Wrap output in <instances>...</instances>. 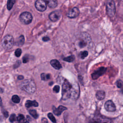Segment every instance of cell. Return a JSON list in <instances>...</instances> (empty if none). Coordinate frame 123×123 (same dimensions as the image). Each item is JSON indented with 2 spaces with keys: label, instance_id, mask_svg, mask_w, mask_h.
Returning a JSON list of instances; mask_svg holds the SVG:
<instances>
[{
  "label": "cell",
  "instance_id": "cell-2",
  "mask_svg": "<svg viewBox=\"0 0 123 123\" xmlns=\"http://www.w3.org/2000/svg\"><path fill=\"white\" fill-rule=\"evenodd\" d=\"M21 89L25 91L28 94H33L36 91V86L34 81L31 79L25 80L20 85Z\"/></svg>",
  "mask_w": 123,
  "mask_h": 123
},
{
  "label": "cell",
  "instance_id": "cell-6",
  "mask_svg": "<svg viewBox=\"0 0 123 123\" xmlns=\"http://www.w3.org/2000/svg\"><path fill=\"white\" fill-rule=\"evenodd\" d=\"M88 123H113L112 121L108 118L101 117H94L91 119Z\"/></svg>",
  "mask_w": 123,
  "mask_h": 123
},
{
  "label": "cell",
  "instance_id": "cell-20",
  "mask_svg": "<svg viewBox=\"0 0 123 123\" xmlns=\"http://www.w3.org/2000/svg\"><path fill=\"white\" fill-rule=\"evenodd\" d=\"M41 79L44 81L50 79V75L49 74L42 73L41 74Z\"/></svg>",
  "mask_w": 123,
  "mask_h": 123
},
{
  "label": "cell",
  "instance_id": "cell-7",
  "mask_svg": "<svg viewBox=\"0 0 123 123\" xmlns=\"http://www.w3.org/2000/svg\"><path fill=\"white\" fill-rule=\"evenodd\" d=\"M35 5L36 9L40 12H43L47 9V3H46V2L42 1V0H38V1H36Z\"/></svg>",
  "mask_w": 123,
  "mask_h": 123
},
{
  "label": "cell",
  "instance_id": "cell-4",
  "mask_svg": "<svg viewBox=\"0 0 123 123\" xmlns=\"http://www.w3.org/2000/svg\"><path fill=\"white\" fill-rule=\"evenodd\" d=\"M106 11L109 17L112 18L114 16L115 13L116 9L115 3L114 1H109L107 2L106 4Z\"/></svg>",
  "mask_w": 123,
  "mask_h": 123
},
{
  "label": "cell",
  "instance_id": "cell-9",
  "mask_svg": "<svg viewBox=\"0 0 123 123\" xmlns=\"http://www.w3.org/2000/svg\"><path fill=\"white\" fill-rule=\"evenodd\" d=\"M79 13V10L78 8L74 7L68 11L67 15L68 18H74L78 17Z\"/></svg>",
  "mask_w": 123,
  "mask_h": 123
},
{
  "label": "cell",
  "instance_id": "cell-8",
  "mask_svg": "<svg viewBox=\"0 0 123 123\" xmlns=\"http://www.w3.org/2000/svg\"><path fill=\"white\" fill-rule=\"evenodd\" d=\"M104 108L105 110L110 112H113L116 110V106L113 101L109 100L107 101L104 104Z\"/></svg>",
  "mask_w": 123,
  "mask_h": 123
},
{
  "label": "cell",
  "instance_id": "cell-13",
  "mask_svg": "<svg viewBox=\"0 0 123 123\" xmlns=\"http://www.w3.org/2000/svg\"><path fill=\"white\" fill-rule=\"evenodd\" d=\"M84 35V38H83L82 40H81L79 42V46L80 48H83L88 44V39H87L88 38L89 36L87 35Z\"/></svg>",
  "mask_w": 123,
  "mask_h": 123
},
{
  "label": "cell",
  "instance_id": "cell-31",
  "mask_svg": "<svg viewBox=\"0 0 123 123\" xmlns=\"http://www.w3.org/2000/svg\"><path fill=\"white\" fill-rule=\"evenodd\" d=\"M123 82L121 80H118L117 81V86L119 88H121L123 86Z\"/></svg>",
  "mask_w": 123,
  "mask_h": 123
},
{
  "label": "cell",
  "instance_id": "cell-21",
  "mask_svg": "<svg viewBox=\"0 0 123 123\" xmlns=\"http://www.w3.org/2000/svg\"><path fill=\"white\" fill-rule=\"evenodd\" d=\"M75 57L74 55H71V56H68V57H66L64 58L63 60L67 62L71 63L75 60Z\"/></svg>",
  "mask_w": 123,
  "mask_h": 123
},
{
  "label": "cell",
  "instance_id": "cell-27",
  "mask_svg": "<svg viewBox=\"0 0 123 123\" xmlns=\"http://www.w3.org/2000/svg\"><path fill=\"white\" fill-rule=\"evenodd\" d=\"M22 53V50L21 49H18L15 51V55L18 57H19Z\"/></svg>",
  "mask_w": 123,
  "mask_h": 123
},
{
  "label": "cell",
  "instance_id": "cell-10",
  "mask_svg": "<svg viewBox=\"0 0 123 123\" xmlns=\"http://www.w3.org/2000/svg\"><path fill=\"white\" fill-rule=\"evenodd\" d=\"M106 70V68L104 67L100 68L99 69H98L97 71H96L92 74V79L94 80L97 79L100 76L104 74Z\"/></svg>",
  "mask_w": 123,
  "mask_h": 123
},
{
  "label": "cell",
  "instance_id": "cell-17",
  "mask_svg": "<svg viewBox=\"0 0 123 123\" xmlns=\"http://www.w3.org/2000/svg\"><path fill=\"white\" fill-rule=\"evenodd\" d=\"M46 3H47L48 5L50 8H54L56 7L58 4L57 2L56 1H52V0L47 1L46 2Z\"/></svg>",
  "mask_w": 123,
  "mask_h": 123
},
{
  "label": "cell",
  "instance_id": "cell-19",
  "mask_svg": "<svg viewBox=\"0 0 123 123\" xmlns=\"http://www.w3.org/2000/svg\"><path fill=\"white\" fill-rule=\"evenodd\" d=\"M25 42V39L23 35H21L18 39L17 41V45L18 46H22L24 44Z\"/></svg>",
  "mask_w": 123,
  "mask_h": 123
},
{
  "label": "cell",
  "instance_id": "cell-34",
  "mask_svg": "<svg viewBox=\"0 0 123 123\" xmlns=\"http://www.w3.org/2000/svg\"><path fill=\"white\" fill-rule=\"evenodd\" d=\"M42 121L43 123H48V121L47 120V119L46 118H43L42 119Z\"/></svg>",
  "mask_w": 123,
  "mask_h": 123
},
{
  "label": "cell",
  "instance_id": "cell-5",
  "mask_svg": "<svg viewBox=\"0 0 123 123\" xmlns=\"http://www.w3.org/2000/svg\"><path fill=\"white\" fill-rule=\"evenodd\" d=\"M19 19L21 23H22L23 24L27 25L32 22V16L30 13L25 12L20 14L19 17Z\"/></svg>",
  "mask_w": 123,
  "mask_h": 123
},
{
  "label": "cell",
  "instance_id": "cell-11",
  "mask_svg": "<svg viewBox=\"0 0 123 123\" xmlns=\"http://www.w3.org/2000/svg\"><path fill=\"white\" fill-rule=\"evenodd\" d=\"M61 13L58 11H55L52 12L49 15V19L53 22L58 21L61 18Z\"/></svg>",
  "mask_w": 123,
  "mask_h": 123
},
{
  "label": "cell",
  "instance_id": "cell-3",
  "mask_svg": "<svg viewBox=\"0 0 123 123\" xmlns=\"http://www.w3.org/2000/svg\"><path fill=\"white\" fill-rule=\"evenodd\" d=\"M14 44V39L13 36L10 35H5L2 40V45L5 50L11 49Z\"/></svg>",
  "mask_w": 123,
  "mask_h": 123
},
{
  "label": "cell",
  "instance_id": "cell-28",
  "mask_svg": "<svg viewBox=\"0 0 123 123\" xmlns=\"http://www.w3.org/2000/svg\"><path fill=\"white\" fill-rule=\"evenodd\" d=\"M17 119V118L16 117V115H15L14 114H11L10 118H9V120L12 123L14 122Z\"/></svg>",
  "mask_w": 123,
  "mask_h": 123
},
{
  "label": "cell",
  "instance_id": "cell-12",
  "mask_svg": "<svg viewBox=\"0 0 123 123\" xmlns=\"http://www.w3.org/2000/svg\"><path fill=\"white\" fill-rule=\"evenodd\" d=\"M53 113L56 115H60L64 111L66 110L67 108L66 107L63 106H59L58 108H56L55 107H53Z\"/></svg>",
  "mask_w": 123,
  "mask_h": 123
},
{
  "label": "cell",
  "instance_id": "cell-23",
  "mask_svg": "<svg viewBox=\"0 0 123 123\" xmlns=\"http://www.w3.org/2000/svg\"><path fill=\"white\" fill-rule=\"evenodd\" d=\"M12 100L15 103H18L20 101V99L18 95H13L12 98Z\"/></svg>",
  "mask_w": 123,
  "mask_h": 123
},
{
  "label": "cell",
  "instance_id": "cell-30",
  "mask_svg": "<svg viewBox=\"0 0 123 123\" xmlns=\"http://www.w3.org/2000/svg\"><path fill=\"white\" fill-rule=\"evenodd\" d=\"M28 61H29V58H28V57L27 56V55H25V56L23 57V63H26L28 62Z\"/></svg>",
  "mask_w": 123,
  "mask_h": 123
},
{
  "label": "cell",
  "instance_id": "cell-36",
  "mask_svg": "<svg viewBox=\"0 0 123 123\" xmlns=\"http://www.w3.org/2000/svg\"><path fill=\"white\" fill-rule=\"evenodd\" d=\"M122 92H123V88H122Z\"/></svg>",
  "mask_w": 123,
  "mask_h": 123
},
{
  "label": "cell",
  "instance_id": "cell-32",
  "mask_svg": "<svg viewBox=\"0 0 123 123\" xmlns=\"http://www.w3.org/2000/svg\"><path fill=\"white\" fill-rule=\"evenodd\" d=\"M42 40L44 41H47L50 40V38L48 37H44L42 38Z\"/></svg>",
  "mask_w": 123,
  "mask_h": 123
},
{
  "label": "cell",
  "instance_id": "cell-33",
  "mask_svg": "<svg viewBox=\"0 0 123 123\" xmlns=\"http://www.w3.org/2000/svg\"><path fill=\"white\" fill-rule=\"evenodd\" d=\"M3 114H4V115L6 118H7V117H8L9 114H8V113L7 111H4V112H3Z\"/></svg>",
  "mask_w": 123,
  "mask_h": 123
},
{
  "label": "cell",
  "instance_id": "cell-22",
  "mask_svg": "<svg viewBox=\"0 0 123 123\" xmlns=\"http://www.w3.org/2000/svg\"><path fill=\"white\" fill-rule=\"evenodd\" d=\"M15 3V1H14V0H10V1H8L7 2V9L9 10H11L12 8V7Z\"/></svg>",
  "mask_w": 123,
  "mask_h": 123
},
{
  "label": "cell",
  "instance_id": "cell-35",
  "mask_svg": "<svg viewBox=\"0 0 123 123\" xmlns=\"http://www.w3.org/2000/svg\"><path fill=\"white\" fill-rule=\"evenodd\" d=\"M24 79V76L22 75H19L18 76V79L19 80H22Z\"/></svg>",
  "mask_w": 123,
  "mask_h": 123
},
{
  "label": "cell",
  "instance_id": "cell-16",
  "mask_svg": "<svg viewBox=\"0 0 123 123\" xmlns=\"http://www.w3.org/2000/svg\"><path fill=\"white\" fill-rule=\"evenodd\" d=\"M96 98L98 100L101 101L103 100L105 97V93L104 91L102 90H99L97 91L96 94Z\"/></svg>",
  "mask_w": 123,
  "mask_h": 123
},
{
  "label": "cell",
  "instance_id": "cell-26",
  "mask_svg": "<svg viewBox=\"0 0 123 123\" xmlns=\"http://www.w3.org/2000/svg\"><path fill=\"white\" fill-rule=\"evenodd\" d=\"M80 57L81 58V59H83L88 55V52L87 51L82 52L80 53Z\"/></svg>",
  "mask_w": 123,
  "mask_h": 123
},
{
  "label": "cell",
  "instance_id": "cell-29",
  "mask_svg": "<svg viewBox=\"0 0 123 123\" xmlns=\"http://www.w3.org/2000/svg\"><path fill=\"white\" fill-rule=\"evenodd\" d=\"M60 87L58 85H56L53 88V91L55 92V93H58L60 91Z\"/></svg>",
  "mask_w": 123,
  "mask_h": 123
},
{
  "label": "cell",
  "instance_id": "cell-1",
  "mask_svg": "<svg viewBox=\"0 0 123 123\" xmlns=\"http://www.w3.org/2000/svg\"><path fill=\"white\" fill-rule=\"evenodd\" d=\"M79 94V87L78 84H71L66 80L62 87V100H66L70 98L77 99Z\"/></svg>",
  "mask_w": 123,
  "mask_h": 123
},
{
  "label": "cell",
  "instance_id": "cell-24",
  "mask_svg": "<svg viewBox=\"0 0 123 123\" xmlns=\"http://www.w3.org/2000/svg\"><path fill=\"white\" fill-rule=\"evenodd\" d=\"M29 113L34 118H37L38 117V114L36 112V110H30L29 111Z\"/></svg>",
  "mask_w": 123,
  "mask_h": 123
},
{
  "label": "cell",
  "instance_id": "cell-18",
  "mask_svg": "<svg viewBox=\"0 0 123 123\" xmlns=\"http://www.w3.org/2000/svg\"><path fill=\"white\" fill-rule=\"evenodd\" d=\"M17 120L19 123H29L23 114H19L17 117Z\"/></svg>",
  "mask_w": 123,
  "mask_h": 123
},
{
  "label": "cell",
  "instance_id": "cell-15",
  "mask_svg": "<svg viewBox=\"0 0 123 123\" xmlns=\"http://www.w3.org/2000/svg\"><path fill=\"white\" fill-rule=\"evenodd\" d=\"M25 106L26 108H29L32 106L38 107L39 106V104L36 101H31L28 100L26 101V102L25 103Z\"/></svg>",
  "mask_w": 123,
  "mask_h": 123
},
{
  "label": "cell",
  "instance_id": "cell-14",
  "mask_svg": "<svg viewBox=\"0 0 123 123\" xmlns=\"http://www.w3.org/2000/svg\"><path fill=\"white\" fill-rule=\"evenodd\" d=\"M50 64L56 70H59L62 68V65H61L60 63L56 59L51 60L50 62Z\"/></svg>",
  "mask_w": 123,
  "mask_h": 123
},
{
  "label": "cell",
  "instance_id": "cell-25",
  "mask_svg": "<svg viewBox=\"0 0 123 123\" xmlns=\"http://www.w3.org/2000/svg\"><path fill=\"white\" fill-rule=\"evenodd\" d=\"M48 116L49 118L52 121V122H53L54 123H56V119H55V117H54V116L53 115V114L52 113H49L48 114Z\"/></svg>",
  "mask_w": 123,
  "mask_h": 123
}]
</instances>
